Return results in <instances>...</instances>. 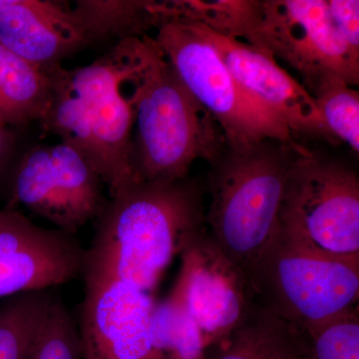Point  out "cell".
Instances as JSON below:
<instances>
[{
    "label": "cell",
    "mask_w": 359,
    "mask_h": 359,
    "mask_svg": "<svg viewBox=\"0 0 359 359\" xmlns=\"http://www.w3.org/2000/svg\"><path fill=\"white\" fill-rule=\"evenodd\" d=\"M95 221L85 271L152 294L175 257L207 231L204 190L188 178L132 181L109 195Z\"/></svg>",
    "instance_id": "6da1fadb"
},
{
    "label": "cell",
    "mask_w": 359,
    "mask_h": 359,
    "mask_svg": "<svg viewBox=\"0 0 359 359\" xmlns=\"http://www.w3.org/2000/svg\"><path fill=\"white\" fill-rule=\"evenodd\" d=\"M280 233L325 256L359 261V179L339 161L304 147L280 212Z\"/></svg>",
    "instance_id": "8992f818"
},
{
    "label": "cell",
    "mask_w": 359,
    "mask_h": 359,
    "mask_svg": "<svg viewBox=\"0 0 359 359\" xmlns=\"http://www.w3.org/2000/svg\"><path fill=\"white\" fill-rule=\"evenodd\" d=\"M332 140L359 152V93L337 75H327L309 90Z\"/></svg>",
    "instance_id": "44dd1931"
},
{
    "label": "cell",
    "mask_w": 359,
    "mask_h": 359,
    "mask_svg": "<svg viewBox=\"0 0 359 359\" xmlns=\"http://www.w3.org/2000/svg\"><path fill=\"white\" fill-rule=\"evenodd\" d=\"M0 45L40 67L61 65L88 45L69 6L49 0H0Z\"/></svg>",
    "instance_id": "5bb4252c"
},
{
    "label": "cell",
    "mask_w": 359,
    "mask_h": 359,
    "mask_svg": "<svg viewBox=\"0 0 359 359\" xmlns=\"http://www.w3.org/2000/svg\"><path fill=\"white\" fill-rule=\"evenodd\" d=\"M56 294L21 292L0 302V359H28Z\"/></svg>",
    "instance_id": "d6986e66"
},
{
    "label": "cell",
    "mask_w": 359,
    "mask_h": 359,
    "mask_svg": "<svg viewBox=\"0 0 359 359\" xmlns=\"http://www.w3.org/2000/svg\"><path fill=\"white\" fill-rule=\"evenodd\" d=\"M102 179L77 149L61 143L37 145L21 158L11 187V205H20L74 236L95 221L108 198Z\"/></svg>",
    "instance_id": "ba28073f"
},
{
    "label": "cell",
    "mask_w": 359,
    "mask_h": 359,
    "mask_svg": "<svg viewBox=\"0 0 359 359\" xmlns=\"http://www.w3.org/2000/svg\"><path fill=\"white\" fill-rule=\"evenodd\" d=\"M126 53L124 83L133 115V181L188 178L197 160L214 164L228 146L216 120L187 90L150 35L122 40Z\"/></svg>",
    "instance_id": "7a4b0ae2"
},
{
    "label": "cell",
    "mask_w": 359,
    "mask_h": 359,
    "mask_svg": "<svg viewBox=\"0 0 359 359\" xmlns=\"http://www.w3.org/2000/svg\"><path fill=\"white\" fill-rule=\"evenodd\" d=\"M77 327L81 359H161L153 346V295L106 273L85 271Z\"/></svg>",
    "instance_id": "30bf717a"
},
{
    "label": "cell",
    "mask_w": 359,
    "mask_h": 359,
    "mask_svg": "<svg viewBox=\"0 0 359 359\" xmlns=\"http://www.w3.org/2000/svg\"><path fill=\"white\" fill-rule=\"evenodd\" d=\"M304 146L268 139L226 146L208 176L205 226L224 254L250 276L280 233V212L294 161Z\"/></svg>",
    "instance_id": "3957f363"
},
{
    "label": "cell",
    "mask_w": 359,
    "mask_h": 359,
    "mask_svg": "<svg viewBox=\"0 0 359 359\" xmlns=\"http://www.w3.org/2000/svg\"><path fill=\"white\" fill-rule=\"evenodd\" d=\"M309 359H359V309L355 308L308 334Z\"/></svg>",
    "instance_id": "603a6c76"
},
{
    "label": "cell",
    "mask_w": 359,
    "mask_h": 359,
    "mask_svg": "<svg viewBox=\"0 0 359 359\" xmlns=\"http://www.w3.org/2000/svg\"><path fill=\"white\" fill-rule=\"evenodd\" d=\"M257 301L304 334L358 308L359 261L321 255L280 233L250 273Z\"/></svg>",
    "instance_id": "5b68a950"
},
{
    "label": "cell",
    "mask_w": 359,
    "mask_h": 359,
    "mask_svg": "<svg viewBox=\"0 0 359 359\" xmlns=\"http://www.w3.org/2000/svg\"><path fill=\"white\" fill-rule=\"evenodd\" d=\"M128 65L122 41L91 65L52 68L50 99L39 121L44 131L77 149L109 195L133 181V115L122 94Z\"/></svg>",
    "instance_id": "277c9868"
},
{
    "label": "cell",
    "mask_w": 359,
    "mask_h": 359,
    "mask_svg": "<svg viewBox=\"0 0 359 359\" xmlns=\"http://www.w3.org/2000/svg\"><path fill=\"white\" fill-rule=\"evenodd\" d=\"M156 32L158 47L191 95L218 123L229 146L294 140L285 123L241 87L217 49L188 22L168 20Z\"/></svg>",
    "instance_id": "52a82bcc"
},
{
    "label": "cell",
    "mask_w": 359,
    "mask_h": 359,
    "mask_svg": "<svg viewBox=\"0 0 359 359\" xmlns=\"http://www.w3.org/2000/svg\"><path fill=\"white\" fill-rule=\"evenodd\" d=\"M181 261L173 290L199 327L207 348L247 318L256 294L250 276L208 230L181 255Z\"/></svg>",
    "instance_id": "8fae6325"
},
{
    "label": "cell",
    "mask_w": 359,
    "mask_h": 359,
    "mask_svg": "<svg viewBox=\"0 0 359 359\" xmlns=\"http://www.w3.org/2000/svg\"><path fill=\"white\" fill-rule=\"evenodd\" d=\"M87 250L65 231L0 210V299L83 278Z\"/></svg>",
    "instance_id": "7c38bea8"
},
{
    "label": "cell",
    "mask_w": 359,
    "mask_h": 359,
    "mask_svg": "<svg viewBox=\"0 0 359 359\" xmlns=\"http://www.w3.org/2000/svg\"><path fill=\"white\" fill-rule=\"evenodd\" d=\"M71 13L88 44L140 39L165 21L155 0H78Z\"/></svg>",
    "instance_id": "e0dca14e"
},
{
    "label": "cell",
    "mask_w": 359,
    "mask_h": 359,
    "mask_svg": "<svg viewBox=\"0 0 359 359\" xmlns=\"http://www.w3.org/2000/svg\"><path fill=\"white\" fill-rule=\"evenodd\" d=\"M28 359H81L77 323L57 294Z\"/></svg>",
    "instance_id": "7402d4cb"
},
{
    "label": "cell",
    "mask_w": 359,
    "mask_h": 359,
    "mask_svg": "<svg viewBox=\"0 0 359 359\" xmlns=\"http://www.w3.org/2000/svg\"><path fill=\"white\" fill-rule=\"evenodd\" d=\"M249 43L285 61L308 91L327 75L359 83V59L335 28L327 0H264L263 22Z\"/></svg>",
    "instance_id": "9c48e42d"
},
{
    "label": "cell",
    "mask_w": 359,
    "mask_h": 359,
    "mask_svg": "<svg viewBox=\"0 0 359 359\" xmlns=\"http://www.w3.org/2000/svg\"><path fill=\"white\" fill-rule=\"evenodd\" d=\"M165 20L204 26L226 39L249 43L264 20V0H166L161 1Z\"/></svg>",
    "instance_id": "ac0fdd59"
},
{
    "label": "cell",
    "mask_w": 359,
    "mask_h": 359,
    "mask_svg": "<svg viewBox=\"0 0 359 359\" xmlns=\"http://www.w3.org/2000/svg\"><path fill=\"white\" fill-rule=\"evenodd\" d=\"M330 18L353 57L359 59L358 0H327Z\"/></svg>",
    "instance_id": "cb8c5ba5"
},
{
    "label": "cell",
    "mask_w": 359,
    "mask_h": 359,
    "mask_svg": "<svg viewBox=\"0 0 359 359\" xmlns=\"http://www.w3.org/2000/svg\"><path fill=\"white\" fill-rule=\"evenodd\" d=\"M53 67L32 65L0 45V127L41 120L50 99Z\"/></svg>",
    "instance_id": "2e32d148"
},
{
    "label": "cell",
    "mask_w": 359,
    "mask_h": 359,
    "mask_svg": "<svg viewBox=\"0 0 359 359\" xmlns=\"http://www.w3.org/2000/svg\"><path fill=\"white\" fill-rule=\"evenodd\" d=\"M186 22L217 49L241 87L285 122L292 136L302 134L335 143L325 129L313 96L269 52L219 36L198 23Z\"/></svg>",
    "instance_id": "4fadbf2b"
},
{
    "label": "cell",
    "mask_w": 359,
    "mask_h": 359,
    "mask_svg": "<svg viewBox=\"0 0 359 359\" xmlns=\"http://www.w3.org/2000/svg\"><path fill=\"white\" fill-rule=\"evenodd\" d=\"M14 136L8 128L0 127V167L6 160L13 147Z\"/></svg>",
    "instance_id": "d4e9b609"
},
{
    "label": "cell",
    "mask_w": 359,
    "mask_h": 359,
    "mask_svg": "<svg viewBox=\"0 0 359 359\" xmlns=\"http://www.w3.org/2000/svg\"><path fill=\"white\" fill-rule=\"evenodd\" d=\"M151 335L161 359H205L202 332L174 290L166 299L156 301Z\"/></svg>",
    "instance_id": "ffe728a7"
},
{
    "label": "cell",
    "mask_w": 359,
    "mask_h": 359,
    "mask_svg": "<svg viewBox=\"0 0 359 359\" xmlns=\"http://www.w3.org/2000/svg\"><path fill=\"white\" fill-rule=\"evenodd\" d=\"M205 359H309V340L257 301L238 327L205 348Z\"/></svg>",
    "instance_id": "9a60e30c"
}]
</instances>
